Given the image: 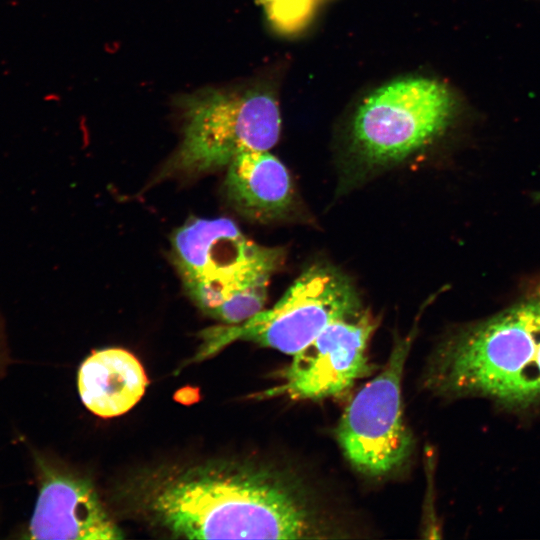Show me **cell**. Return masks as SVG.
I'll return each mask as SVG.
<instances>
[{
  "mask_svg": "<svg viewBox=\"0 0 540 540\" xmlns=\"http://www.w3.org/2000/svg\"><path fill=\"white\" fill-rule=\"evenodd\" d=\"M533 198L540 202V191L533 194Z\"/></svg>",
  "mask_w": 540,
  "mask_h": 540,
  "instance_id": "4fadbf2b",
  "label": "cell"
},
{
  "mask_svg": "<svg viewBox=\"0 0 540 540\" xmlns=\"http://www.w3.org/2000/svg\"><path fill=\"white\" fill-rule=\"evenodd\" d=\"M225 195L241 215L260 222L283 217L294 189L285 165L269 150H245L227 166Z\"/></svg>",
  "mask_w": 540,
  "mask_h": 540,
  "instance_id": "30bf717a",
  "label": "cell"
},
{
  "mask_svg": "<svg viewBox=\"0 0 540 540\" xmlns=\"http://www.w3.org/2000/svg\"><path fill=\"white\" fill-rule=\"evenodd\" d=\"M178 102L184 119L182 141L157 179L214 172L245 150H269L278 141L279 107L261 88H207Z\"/></svg>",
  "mask_w": 540,
  "mask_h": 540,
  "instance_id": "277c9868",
  "label": "cell"
},
{
  "mask_svg": "<svg viewBox=\"0 0 540 540\" xmlns=\"http://www.w3.org/2000/svg\"><path fill=\"white\" fill-rule=\"evenodd\" d=\"M144 501L156 524L188 539L347 537L301 478L267 465L189 467L160 479Z\"/></svg>",
  "mask_w": 540,
  "mask_h": 540,
  "instance_id": "6da1fadb",
  "label": "cell"
},
{
  "mask_svg": "<svg viewBox=\"0 0 540 540\" xmlns=\"http://www.w3.org/2000/svg\"><path fill=\"white\" fill-rule=\"evenodd\" d=\"M425 388L509 408L540 402V283L497 314L454 330L430 356Z\"/></svg>",
  "mask_w": 540,
  "mask_h": 540,
  "instance_id": "7a4b0ae2",
  "label": "cell"
},
{
  "mask_svg": "<svg viewBox=\"0 0 540 540\" xmlns=\"http://www.w3.org/2000/svg\"><path fill=\"white\" fill-rule=\"evenodd\" d=\"M377 324L364 311L357 317L330 324L293 355L281 373L282 381L258 397L318 401L342 395L373 370L366 351Z\"/></svg>",
  "mask_w": 540,
  "mask_h": 540,
  "instance_id": "ba28073f",
  "label": "cell"
},
{
  "mask_svg": "<svg viewBox=\"0 0 540 540\" xmlns=\"http://www.w3.org/2000/svg\"><path fill=\"white\" fill-rule=\"evenodd\" d=\"M0 336H1V334H0ZM0 346H1V339H0ZM0 356H1V347H0ZM0 359H1V358H0Z\"/></svg>",
  "mask_w": 540,
  "mask_h": 540,
  "instance_id": "5bb4252c",
  "label": "cell"
},
{
  "mask_svg": "<svg viewBox=\"0 0 540 540\" xmlns=\"http://www.w3.org/2000/svg\"><path fill=\"white\" fill-rule=\"evenodd\" d=\"M359 295L337 268L315 264L306 269L270 309L239 324L201 332L198 357L210 356L234 341H250L288 355L309 345L327 326L362 313Z\"/></svg>",
  "mask_w": 540,
  "mask_h": 540,
  "instance_id": "5b68a950",
  "label": "cell"
},
{
  "mask_svg": "<svg viewBox=\"0 0 540 540\" xmlns=\"http://www.w3.org/2000/svg\"><path fill=\"white\" fill-rule=\"evenodd\" d=\"M263 2L275 16H282L284 10L289 12L298 9V0H263Z\"/></svg>",
  "mask_w": 540,
  "mask_h": 540,
  "instance_id": "7c38bea8",
  "label": "cell"
},
{
  "mask_svg": "<svg viewBox=\"0 0 540 540\" xmlns=\"http://www.w3.org/2000/svg\"><path fill=\"white\" fill-rule=\"evenodd\" d=\"M416 326L396 336L389 358L353 397L336 428V438L349 463L370 477L390 474L409 459L413 437L403 418L401 382Z\"/></svg>",
  "mask_w": 540,
  "mask_h": 540,
  "instance_id": "52a82bcc",
  "label": "cell"
},
{
  "mask_svg": "<svg viewBox=\"0 0 540 540\" xmlns=\"http://www.w3.org/2000/svg\"><path fill=\"white\" fill-rule=\"evenodd\" d=\"M283 252L248 239L228 218H190L171 236V260L192 302L223 324L263 310Z\"/></svg>",
  "mask_w": 540,
  "mask_h": 540,
  "instance_id": "3957f363",
  "label": "cell"
},
{
  "mask_svg": "<svg viewBox=\"0 0 540 540\" xmlns=\"http://www.w3.org/2000/svg\"><path fill=\"white\" fill-rule=\"evenodd\" d=\"M28 537L118 540L123 539V533L89 481L43 466Z\"/></svg>",
  "mask_w": 540,
  "mask_h": 540,
  "instance_id": "9c48e42d",
  "label": "cell"
},
{
  "mask_svg": "<svg viewBox=\"0 0 540 540\" xmlns=\"http://www.w3.org/2000/svg\"><path fill=\"white\" fill-rule=\"evenodd\" d=\"M455 109L446 84L420 76L395 79L358 106L351 127L353 148L370 165L402 161L437 138Z\"/></svg>",
  "mask_w": 540,
  "mask_h": 540,
  "instance_id": "8992f818",
  "label": "cell"
},
{
  "mask_svg": "<svg viewBox=\"0 0 540 540\" xmlns=\"http://www.w3.org/2000/svg\"><path fill=\"white\" fill-rule=\"evenodd\" d=\"M78 390L85 407L102 418L131 410L145 393L148 379L140 361L121 348L92 353L78 371Z\"/></svg>",
  "mask_w": 540,
  "mask_h": 540,
  "instance_id": "8fae6325",
  "label": "cell"
}]
</instances>
